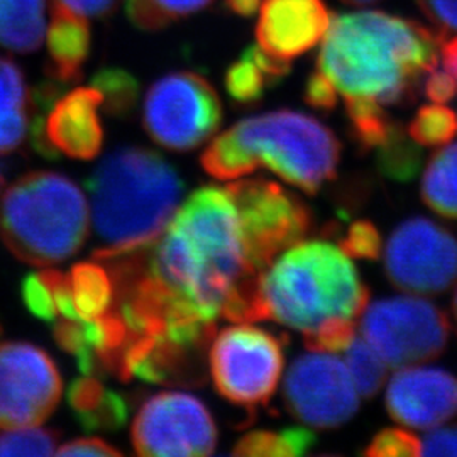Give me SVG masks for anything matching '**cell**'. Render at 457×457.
Masks as SVG:
<instances>
[{
    "label": "cell",
    "instance_id": "cell-1",
    "mask_svg": "<svg viewBox=\"0 0 457 457\" xmlns=\"http://www.w3.org/2000/svg\"><path fill=\"white\" fill-rule=\"evenodd\" d=\"M145 258L168 294L164 339L207 349L217 320L249 322L266 268L228 187L192 192Z\"/></svg>",
    "mask_w": 457,
    "mask_h": 457
},
{
    "label": "cell",
    "instance_id": "cell-2",
    "mask_svg": "<svg viewBox=\"0 0 457 457\" xmlns=\"http://www.w3.org/2000/svg\"><path fill=\"white\" fill-rule=\"evenodd\" d=\"M444 41L445 36L434 28L386 12L332 16L317 70L344 98L410 104L424 75L437 68Z\"/></svg>",
    "mask_w": 457,
    "mask_h": 457
},
{
    "label": "cell",
    "instance_id": "cell-3",
    "mask_svg": "<svg viewBox=\"0 0 457 457\" xmlns=\"http://www.w3.org/2000/svg\"><path fill=\"white\" fill-rule=\"evenodd\" d=\"M98 239L94 258L105 262L154 245L179 211L185 185L153 149L111 151L87 180Z\"/></svg>",
    "mask_w": 457,
    "mask_h": 457
},
{
    "label": "cell",
    "instance_id": "cell-4",
    "mask_svg": "<svg viewBox=\"0 0 457 457\" xmlns=\"http://www.w3.org/2000/svg\"><path fill=\"white\" fill-rule=\"evenodd\" d=\"M343 146L319 119L298 111H273L236 122L202 153L200 164L217 180H237L268 168L307 195L337 173Z\"/></svg>",
    "mask_w": 457,
    "mask_h": 457
},
{
    "label": "cell",
    "instance_id": "cell-5",
    "mask_svg": "<svg viewBox=\"0 0 457 457\" xmlns=\"http://www.w3.org/2000/svg\"><path fill=\"white\" fill-rule=\"evenodd\" d=\"M370 288L339 245L300 241L268 266L258 281L249 322L275 320L303 336L343 320H358Z\"/></svg>",
    "mask_w": 457,
    "mask_h": 457
},
{
    "label": "cell",
    "instance_id": "cell-6",
    "mask_svg": "<svg viewBox=\"0 0 457 457\" xmlns=\"http://www.w3.org/2000/svg\"><path fill=\"white\" fill-rule=\"evenodd\" d=\"M90 212L80 187L56 171L14 181L0 202V237L19 262L54 266L75 256L88 237Z\"/></svg>",
    "mask_w": 457,
    "mask_h": 457
},
{
    "label": "cell",
    "instance_id": "cell-7",
    "mask_svg": "<svg viewBox=\"0 0 457 457\" xmlns=\"http://www.w3.org/2000/svg\"><path fill=\"white\" fill-rule=\"evenodd\" d=\"M283 337L243 322L215 332L209 345V371L215 390L236 407H266L283 373Z\"/></svg>",
    "mask_w": 457,
    "mask_h": 457
},
{
    "label": "cell",
    "instance_id": "cell-8",
    "mask_svg": "<svg viewBox=\"0 0 457 457\" xmlns=\"http://www.w3.org/2000/svg\"><path fill=\"white\" fill-rule=\"evenodd\" d=\"M224 119L222 102L205 77L173 71L153 83L143 104L147 136L170 151L187 153L219 131Z\"/></svg>",
    "mask_w": 457,
    "mask_h": 457
},
{
    "label": "cell",
    "instance_id": "cell-9",
    "mask_svg": "<svg viewBox=\"0 0 457 457\" xmlns=\"http://www.w3.org/2000/svg\"><path fill=\"white\" fill-rule=\"evenodd\" d=\"M361 332L388 368L436 360L449 343L451 324L441 307L420 296H392L368 305Z\"/></svg>",
    "mask_w": 457,
    "mask_h": 457
},
{
    "label": "cell",
    "instance_id": "cell-10",
    "mask_svg": "<svg viewBox=\"0 0 457 457\" xmlns=\"http://www.w3.org/2000/svg\"><path fill=\"white\" fill-rule=\"evenodd\" d=\"M217 436L211 410L195 395L185 392L149 396L131 428L132 447L143 457L211 456Z\"/></svg>",
    "mask_w": 457,
    "mask_h": 457
},
{
    "label": "cell",
    "instance_id": "cell-11",
    "mask_svg": "<svg viewBox=\"0 0 457 457\" xmlns=\"http://www.w3.org/2000/svg\"><path fill=\"white\" fill-rule=\"evenodd\" d=\"M385 273L402 292L444 294L457 281L456 236L427 217L403 220L385 247Z\"/></svg>",
    "mask_w": 457,
    "mask_h": 457
},
{
    "label": "cell",
    "instance_id": "cell-12",
    "mask_svg": "<svg viewBox=\"0 0 457 457\" xmlns=\"http://www.w3.org/2000/svg\"><path fill=\"white\" fill-rule=\"evenodd\" d=\"M63 392V379L48 353L31 343L0 344V428L46 422Z\"/></svg>",
    "mask_w": 457,
    "mask_h": 457
},
{
    "label": "cell",
    "instance_id": "cell-13",
    "mask_svg": "<svg viewBox=\"0 0 457 457\" xmlns=\"http://www.w3.org/2000/svg\"><path fill=\"white\" fill-rule=\"evenodd\" d=\"M283 400L292 417L319 430L347 424L360 410V393L345 362L315 351L296 358L290 366Z\"/></svg>",
    "mask_w": 457,
    "mask_h": 457
},
{
    "label": "cell",
    "instance_id": "cell-14",
    "mask_svg": "<svg viewBox=\"0 0 457 457\" xmlns=\"http://www.w3.org/2000/svg\"><path fill=\"white\" fill-rule=\"evenodd\" d=\"M228 187L266 270L278 254L309 236L313 226L309 205L277 181L251 179Z\"/></svg>",
    "mask_w": 457,
    "mask_h": 457
},
{
    "label": "cell",
    "instance_id": "cell-15",
    "mask_svg": "<svg viewBox=\"0 0 457 457\" xmlns=\"http://www.w3.org/2000/svg\"><path fill=\"white\" fill-rule=\"evenodd\" d=\"M385 403L398 424L436 428L457 415V376L442 368H400L388 383Z\"/></svg>",
    "mask_w": 457,
    "mask_h": 457
},
{
    "label": "cell",
    "instance_id": "cell-16",
    "mask_svg": "<svg viewBox=\"0 0 457 457\" xmlns=\"http://www.w3.org/2000/svg\"><path fill=\"white\" fill-rule=\"evenodd\" d=\"M330 21L324 0H264L256 39L268 53L292 60L324 39Z\"/></svg>",
    "mask_w": 457,
    "mask_h": 457
},
{
    "label": "cell",
    "instance_id": "cell-17",
    "mask_svg": "<svg viewBox=\"0 0 457 457\" xmlns=\"http://www.w3.org/2000/svg\"><path fill=\"white\" fill-rule=\"evenodd\" d=\"M104 97L97 88L79 87L62 94L49 107L45 129L49 143L71 160H94L104 145L98 109Z\"/></svg>",
    "mask_w": 457,
    "mask_h": 457
},
{
    "label": "cell",
    "instance_id": "cell-18",
    "mask_svg": "<svg viewBox=\"0 0 457 457\" xmlns=\"http://www.w3.org/2000/svg\"><path fill=\"white\" fill-rule=\"evenodd\" d=\"M46 75L63 87L82 80L83 66L92 49V33L87 17L53 2L46 28Z\"/></svg>",
    "mask_w": 457,
    "mask_h": 457
},
{
    "label": "cell",
    "instance_id": "cell-19",
    "mask_svg": "<svg viewBox=\"0 0 457 457\" xmlns=\"http://www.w3.org/2000/svg\"><path fill=\"white\" fill-rule=\"evenodd\" d=\"M66 400L75 420L85 432H117L129 417V403L124 395L109 390L97 376L83 375L71 381Z\"/></svg>",
    "mask_w": 457,
    "mask_h": 457
},
{
    "label": "cell",
    "instance_id": "cell-20",
    "mask_svg": "<svg viewBox=\"0 0 457 457\" xmlns=\"http://www.w3.org/2000/svg\"><path fill=\"white\" fill-rule=\"evenodd\" d=\"M51 0H0V48L31 54L41 48Z\"/></svg>",
    "mask_w": 457,
    "mask_h": 457
},
{
    "label": "cell",
    "instance_id": "cell-21",
    "mask_svg": "<svg viewBox=\"0 0 457 457\" xmlns=\"http://www.w3.org/2000/svg\"><path fill=\"white\" fill-rule=\"evenodd\" d=\"M420 195L425 205L457 220V143L442 147L425 166Z\"/></svg>",
    "mask_w": 457,
    "mask_h": 457
},
{
    "label": "cell",
    "instance_id": "cell-22",
    "mask_svg": "<svg viewBox=\"0 0 457 457\" xmlns=\"http://www.w3.org/2000/svg\"><path fill=\"white\" fill-rule=\"evenodd\" d=\"M75 311L80 320H92L114 305V281L97 262H77L70 271Z\"/></svg>",
    "mask_w": 457,
    "mask_h": 457
},
{
    "label": "cell",
    "instance_id": "cell-23",
    "mask_svg": "<svg viewBox=\"0 0 457 457\" xmlns=\"http://www.w3.org/2000/svg\"><path fill=\"white\" fill-rule=\"evenodd\" d=\"M315 434L305 427H287L281 430H253L245 434L232 449V456H303L315 445Z\"/></svg>",
    "mask_w": 457,
    "mask_h": 457
},
{
    "label": "cell",
    "instance_id": "cell-24",
    "mask_svg": "<svg viewBox=\"0 0 457 457\" xmlns=\"http://www.w3.org/2000/svg\"><path fill=\"white\" fill-rule=\"evenodd\" d=\"M345 100V115L351 136L361 151H376L392 134L395 126L385 105L375 98L349 97Z\"/></svg>",
    "mask_w": 457,
    "mask_h": 457
},
{
    "label": "cell",
    "instance_id": "cell-25",
    "mask_svg": "<svg viewBox=\"0 0 457 457\" xmlns=\"http://www.w3.org/2000/svg\"><path fill=\"white\" fill-rule=\"evenodd\" d=\"M212 4L213 0H128L126 14L134 28L154 33L181 19L195 16Z\"/></svg>",
    "mask_w": 457,
    "mask_h": 457
},
{
    "label": "cell",
    "instance_id": "cell-26",
    "mask_svg": "<svg viewBox=\"0 0 457 457\" xmlns=\"http://www.w3.org/2000/svg\"><path fill=\"white\" fill-rule=\"evenodd\" d=\"M422 149L400 124L390 137L376 149V166L379 173L395 181H411L422 166Z\"/></svg>",
    "mask_w": 457,
    "mask_h": 457
},
{
    "label": "cell",
    "instance_id": "cell-27",
    "mask_svg": "<svg viewBox=\"0 0 457 457\" xmlns=\"http://www.w3.org/2000/svg\"><path fill=\"white\" fill-rule=\"evenodd\" d=\"M92 87L102 94V109L107 114L124 119L136 111L141 85L131 71L115 66L102 68L94 75Z\"/></svg>",
    "mask_w": 457,
    "mask_h": 457
},
{
    "label": "cell",
    "instance_id": "cell-28",
    "mask_svg": "<svg viewBox=\"0 0 457 457\" xmlns=\"http://www.w3.org/2000/svg\"><path fill=\"white\" fill-rule=\"evenodd\" d=\"M345 366L362 398H373L385 385L388 366L364 337H354L345 347Z\"/></svg>",
    "mask_w": 457,
    "mask_h": 457
},
{
    "label": "cell",
    "instance_id": "cell-29",
    "mask_svg": "<svg viewBox=\"0 0 457 457\" xmlns=\"http://www.w3.org/2000/svg\"><path fill=\"white\" fill-rule=\"evenodd\" d=\"M224 87L234 105L249 107L260 104L266 90L275 87V83L243 51L241 58L228 66Z\"/></svg>",
    "mask_w": 457,
    "mask_h": 457
},
{
    "label": "cell",
    "instance_id": "cell-30",
    "mask_svg": "<svg viewBox=\"0 0 457 457\" xmlns=\"http://www.w3.org/2000/svg\"><path fill=\"white\" fill-rule=\"evenodd\" d=\"M407 132L420 146H445L457 136V112L442 104L424 105L413 115Z\"/></svg>",
    "mask_w": 457,
    "mask_h": 457
},
{
    "label": "cell",
    "instance_id": "cell-31",
    "mask_svg": "<svg viewBox=\"0 0 457 457\" xmlns=\"http://www.w3.org/2000/svg\"><path fill=\"white\" fill-rule=\"evenodd\" d=\"M62 432L53 428L24 427L0 434V456H53Z\"/></svg>",
    "mask_w": 457,
    "mask_h": 457
},
{
    "label": "cell",
    "instance_id": "cell-32",
    "mask_svg": "<svg viewBox=\"0 0 457 457\" xmlns=\"http://www.w3.org/2000/svg\"><path fill=\"white\" fill-rule=\"evenodd\" d=\"M53 324V336L60 349L75 356L82 375H94L98 368L97 356L94 347L87 341L83 320L63 317L62 320H54Z\"/></svg>",
    "mask_w": 457,
    "mask_h": 457
},
{
    "label": "cell",
    "instance_id": "cell-33",
    "mask_svg": "<svg viewBox=\"0 0 457 457\" xmlns=\"http://www.w3.org/2000/svg\"><path fill=\"white\" fill-rule=\"evenodd\" d=\"M31 94L24 73L11 58L0 56V119L17 112H29Z\"/></svg>",
    "mask_w": 457,
    "mask_h": 457
},
{
    "label": "cell",
    "instance_id": "cell-34",
    "mask_svg": "<svg viewBox=\"0 0 457 457\" xmlns=\"http://www.w3.org/2000/svg\"><path fill=\"white\" fill-rule=\"evenodd\" d=\"M339 247L349 258L378 262L381 258L383 241L375 224L368 219L354 220L339 241Z\"/></svg>",
    "mask_w": 457,
    "mask_h": 457
},
{
    "label": "cell",
    "instance_id": "cell-35",
    "mask_svg": "<svg viewBox=\"0 0 457 457\" xmlns=\"http://www.w3.org/2000/svg\"><path fill=\"white\" fill-rule=\"evenodd\" d=\"M422 441L403 428H383L366 445L362 454L368 457L419 456Z\"/></svg>",
    "mask_w": 457,
    "mask_h": 457
},
{
    "label": "cell",
    "instance_id": "cell-36",
    "mask_svg": "<svg viewBox=\"0 0 457 457\" xmlns=\"http://www.w3.org/2000/svg\"><path fill=\"white\" fill-rule=\"evenodd\" d=\"M354 337H356V320H343L303 336V341L309 351L336 354V353H344Z\"/></svg>",
    "mask_w": 457,
    "mask_h": 457
},
{
    "label": "cell",
    "instance_id": "cell-37",
    "mask_svg": "<svg viewBox=\"0 0 457 457\" xmlns=\"http://www.w3.org/2000/svg\"><path fill=\"white\" fill-rule=\"evenodd\" d=\"M21 298L26 309L29 313H33L36 319L48 324H53L56 320L58 309H56L54 298L37 273H31L22 278Z\"/></svg>",
    "mask_w": 457,
    "mask_h": 457
},
{
    "label": "cell",
    "instance_id": "cell-38",
    "mask_svg": "<svg viewBox=\"0 0 457 457\" xmlns=\"http://www.w3.org/2000/svg\"><path fill=\"white\" fill-rule=\"evenodd\" d=\"M37 275L43 279V283L48 287L49 292L54 298L58 312L66 319L80 320L79 313L75 311V303H73V292H71L70 277L60 270H54V268H46V270L39 271Z\"/></svg>",
    "mask_w": 457,
    "mask_h": 457
},
{
    "label": "cell",
    "instance_id": "cell-39",
    "mask_svg": "<svg viewBox=\"0 0 457 457\" xmlns=\"http://www.w3.org/2000/svg\"><path fill=\"white\" fill-rule=\"evenodd\" d=\"M436 31L457 33V0H415Z\"/></svg>",
    "mask_w": 457,
    "mask_h": 457
},
{
    "label": "cell",
    "instance_id": "cell-40",
    "mask_svg": "<svg viewBox=\"0 0 457 457\" xmlns=\"http://www.w3.org/2000/svg\"><path fill=\"white\" fill-rule=\"evenodd\" d=\"M303 100L317 111L330 112L337 105V88L322 71H315L307 79L303 88Z\"/></svg>",
    "mask_w": 457,
    "mask_h": 457
},
{
    "label": "cell",
    "instance_id": "cell-41",
    "mask_svg": "<svg viewBox=\"0 0 457 457\" xmlns=\"http://www.w3.org/2000/svg\"><path fill=\"white\" fill-rule=\"evenodd\" d=\"M56 456H104V457H120L122 451L115 449L111 444L98 439V437H83V439H75V441L66 442L60 449L54 453Z\"/></svg>",
    "mask_w": 457,
    "mask_h": 457
},
{
    "label": "cell",
    "instance_id": "cell-42",
    "mask_svg": "<svg viewBox=\"0 0 457 457\" xmlns=\"http://www.w3.org/2000/svg\"><path fill=\"white\" fill-rule=\"evenodd\" d=\"M424 96L434 104H447L457 96V80L445 70H432L422 83Z\"/></svg>",
    "mask_w": 457,
    "mask_h": 457
},
{
    "label": "cell",
    "instance_id": "cell-43",
    "mask_svg": "<svg viewBox=\"0 0 457 457\" xmlns=\"http://www.w3.org/2000/svg\"><path fill=\"white\" fill-rule=\"evenodd\" d=\"M422 456H457V424L442 427L427 434L422 441Z\"/></svg>",
    "mask_w": 457,
    "mask_h": 457
},
{
    "label": "cell",
    "instance_id": "cell-44",
    "mask_svg": "<svg viewBox=\"0 0 457 457\" xmlns=\"http://www.w3.org/2000/svg\"><path fill=\"white\" fill-rule=\"evenodd\" d=\"M54 2L87 19H105L114 14L122 0H54Z\"/></svg>",
    "mask_w": 457,
    "mask_h": 457
},
{
    "label": "cell",
    "instance_id": "cell-45",
    "mask_svg": "<svg viewBox=\"0 0 457 457\" xmlns=\"http://www.w3.org/2000/svg\"><path fill=\"white\" fill-rule=\"evenodd\" d=\"M439 54L445 71L451 73L457 80V36L442 43Z\"/></svg>",
    "mask_w": 457,
    "mask_h": 457
},
{
    "label": "cell",
    "instance_id": "cell-46",
    "mask_svg": "<svg viewBox=\"0 0 457 457\" xmlns=\"http://www.w3.org/2000/svg\"><path fill=\"white\" fill-rule=\"evenodd\" d=\"M226 7L232 14L239 17H251L262 7V0H224Z\"/></svg>",
    "mask_w": 457,
    "mask_h": 457
},
{
    "label": "cell",
    "instance_id": "cell-47",
    "mask_svg": "<svg viewBox=\"0 0 457 457\" xmlns=\"http://www.w3.org/2000/svg\"><path fill=\"white\" fill-rule=\"evenodd\" d=\"M343 2L349 5H368V4H375L378 0H343Z\"/></svg>",
    "mask_w": 457,
    "mask_h": 457
},
{
    "label": "cell",
    "instance_id": "cell-48",
    "mask_svg": "<svg viewBox=\"0 0 457 457\" xmlns=\"http://www.w3.org/2000/svg\"><path fill=\"white\" fill-rule=\"evenodd\" d=\"M453 315H454V322H456L457 328V288L456 292H454V296H453Z\"/></svg>",
    "mask_w": 457,
    "mask_h": 457
},
{
    "label": "cell",
    "instance_id": "cell-49",
    "mask_svg": "<svg viewBox=\"0 0 457 457\" xmlns=\"http://www.w3.org/2000/svg\"><path fill=\"white\" fill-rule=\"evenodd\" d=\"M4 185H5V177H4V170H2V166H0V192H2Z\"/></svg>",
    "mask_w": 457,
    "mask_h": 457
}]
</instances>
